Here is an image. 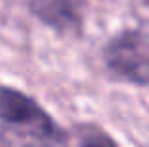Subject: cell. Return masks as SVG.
Segmentation results:
<instances>
[{"label": "cell", "mask_w": 149, "mask_h": 147, "mask_svg": "<svg viewBox=\"0 0 149 147\" xmlns=\"http://www.w3.org/2000/svg\"><path fill=\"white\" fill-rule=\"evenodd\" d=\"M0 132L10 147H62L66 130L36 98L0 85Z\"/></svg>", "instance_id": "obj_1"}, {"label": "cell", "mask_w": 149, "mask_h": 147, "mask_svg": "<svg viewBox=\"0 0 149 147\" xmlns=\"http://www.w3.org/2000/svg\"><path fill=\"white\" fill-rule=\"evenodd\" d=\"M106 68L132 85H149V25L123 30L104 47Z\"/></svg>", "instance_id": "obj_2"}, {"label": "cell", "mask_w": 149, "mask_h": 147, "mask_svg": "<svg viewBox=\"0 0 149 147\" xmlns=\"http://www.w3.org/2000/svg\"><path fill=\"white\" fill-rule=\"evenodd\" d=\"M87 0H30V11L58 34H79Z\"/></svg>", "instance_id": "obj_3"}, {"label": "cell", "mask_w": 149, "mask_h": 147, "mask_svg": "<svg viewBox=\"0 0 149 147\" xmlns=\"http://www.w3.org/2000/svg\"><path fill=\"white\" fill-rule=\"evenodd\" d=\"M64 147H119L117 141L95 123H79L66 130Z\"/></svg>", "instance_id": "obj_4"}]
</instances>
